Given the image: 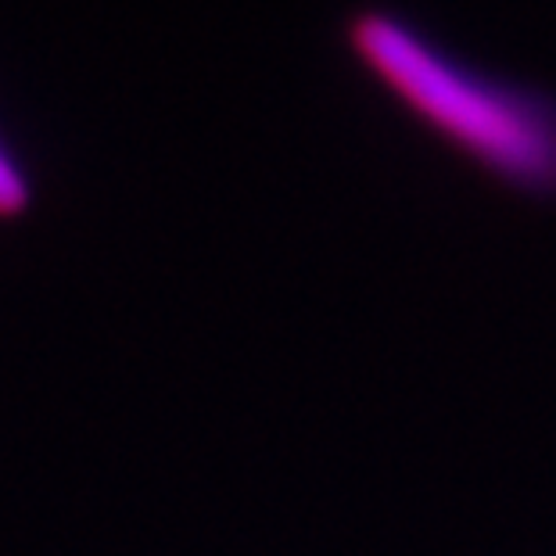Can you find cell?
Wrapping results in <instances>:
<instances>
[{"label":"cell","instance_id":"1","mask_svg":"<svg viewBox=\"0 0 556 556\" xmlns=\"http://www.w3.org/2000/svg\"><path fill=\"white\" fill-rule=\"evenodd\" d=\"M349 54L424 129L506 191L556 205V93L464 62L395 11L345 18Z\"/></svg>","mask_w":556,"mask_h":556},{"label":"cell","instance_id":"2","mask_svg":"<svg viewBox=\"0 0 556 556\" xmlns=\"http://www.w3.org/2000/svg\"><path fill=\"white\" fill-rule=\"evenodd\" d=\"M37 198V184L15 140L8 137V129L0 126V223L22 219L33 208Z\"/></svg>","mask_w":556,"mask_h":556}]
</instances>
